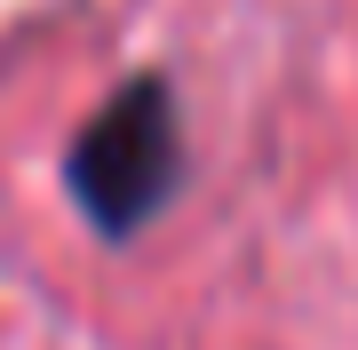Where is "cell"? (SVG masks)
Here are the masks:
<instances>
[{"instance_id":"obj_1","label":"cell","mask_w":358,"mask_h":350,"mask_svg":"<svg viewBox=\"0 0 358 350\" xmlns=\"http://www.w3.org/2000/svg\"><path fill=\"white\" fill-rule=\"evenodd\" d=\"M167 183H176V104L159 80H136L128 96H112L88 119L72 152V191L88 199L103 231H128L167 199Z\"/></svg>"}]
</instances>
